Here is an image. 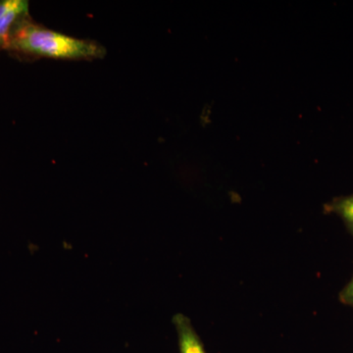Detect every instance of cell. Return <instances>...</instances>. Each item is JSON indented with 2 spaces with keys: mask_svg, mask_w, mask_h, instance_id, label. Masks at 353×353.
<instances>
[{
  "mask_svg": "<svg viewBox=\"0 0 353 353\" xmlns=\"http://www.w3.org/2000/svg\"><path fill=\"white\" fill-rule=\"evenodd\" d=\"M173 324L178 334L180 353H208L189 317L178 313L173 317Z\"/></svg>",
  "mask_w": 353,
  "mask_h": 353,
  "instance_id": "cell-3",
  "label": "cell"
},
{
  "mask_svg": "<svg viewBox=\"0 0 353 353\" xmlns=\"http://www.w3.org/2000/svg\"><path fill=\"white\" fill-rule=\"evenodd\" d=\"M6 52L19 59L95 60L106 55L102 44L52 31L31 16L20 21L9 38Z\"/></svg>",
  "mask_w": 353,
  "mask_h": 353,
  "instance_id": "cell-1",
  "label": "cell"
},
{
  "mask_svg": "<svg viewBox=\"0 0 353 353\" xmlns=\"http://www.w3.org/2000/svg\"><path fill=\"white\" fill-rule=\"evenodd\" d=\"M31 16L27 0H0V52L6 51L15 26Z\"/></svg>",
  "mask_w": 353,
  "mask_h": 353,
  "instance_id": "cell-2",
  "label": "cell"
},
{
  "mask_svg": "<svg viewBox=\"0 0 353 353\" xmlns=\"http://www.w3.org/2000/svg\"><path fill=\"white\" fill-rule=\"evenodd\" d=\"M326 210L338 215L353 236V194L334 199L326 205Z\"/></svg>",
  "mask_w": 353,
  "mask_h": 353,
  "instance_id": "cell-4",
  "label": "cell"
},
{
  "mask_svg": "<svg viewBox=\"0 0 353 353\" xmlns=\"http://www.w3.org/2000/svg\"><path fill=\"white\" fill-rule=\"evenodd\" d=\"M340 301L341 303L353 307V276L340 292Z\"/></svg>",
  "mask_w": 353,
  "mask_h": 353,
  "instance_id": "cell-5",
  "label": "cell"
}]
</instances>
